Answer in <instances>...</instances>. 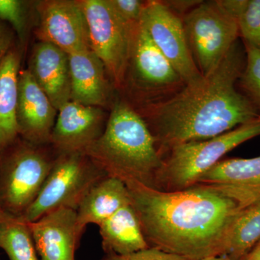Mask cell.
I'll return each instance as SVG.
<instances>
[{
    "label": "cell",
    "mask_w": 260,
    "mask_h": 260,
    "mask_svg": "<svg viewBox=\"0 0 260 260\" xmlns=\"http://www.w3.org/2000/svg\"><path fill=\"white\" fill-rule=\"evenodd\" d=\"M131 204L150 247L188 260L223 256L242 207L213 186L164 191L128 185Z\"/></svg>",
    "instance_id": "2"
},
{
    "label": "cell",
    "mask_w": 260,
    "mask_h": 260,
    "mask_svg": "<svg viewBox=\"0 0 260 260\" xmlns=\"http://www.w3.org/2000/svg\"><path fill=\"white\" fill-rule=\"evenodd\" d=\"M106 254H131L150 247L132 204L123 207L99 225Z\"/></svg>",
    "instance_id": "20"
},
{
    "label": "cell",
    "mask_w": 260,
    "mask_h": 260,
    "mask_svg": "<svg viewBox=\"0 0 260 260\" xmlns=\"http://www.w3.org/2000/svg\"><path fill=\"white\" fill-rule=\"evenodd\" d=\"M131 204L126 184L116 178L106 177L88 191L77 211L78 221L85 229L89 224L99 225L118 210Z\"/></svg>",
    "instance_id": "19"
},
{
    "label": "cell",
    "mask_w": 260,
    "mask_h": 260,
    "mask_svg": "<svg viewBox=\"0 0 260 260\" xmlns=\"http://www.w3.org/2000/svg\"><path fill=\"white\" fill-rule=\"evenodd\" d=\"M113 8L124 21L135 25L140 23L145 1L140 0H109Z\"/></svg>",
    "instance_id": "26"
},
{
    "label": "cell",
    "mask_w": 260,
    "mask_h": 260,
    "mask_svg": "<svg viewBox=\"0 0 260 260\" xmlns=\"http://www.w3.org/2000/svg\"><path fill=\"white\" fill-rule=\"evenodd\" d=\"M21 50L13 46L0 61V153L19 138L17 107Z\"/></svg>",
    "instance_id": "18"
},
{
    "label": "cell",
    "mask_w": 260,
    "mask_h": 260,
    "mask_svg": "<svg viewBox=\"0 0 260 260\" xmlns=\"http://www.w3.org/2000/svg\"><path fill=\"white\" fill-rule=\"evenodd\" d=\"M102 260H188L175 254L164 252L156 248L149 247L143 250L136 251L131 254H106Z\"/></svg>",
    "instance_id": "27"
},
{
    "label": "cell",
    "mask_w": 260,
    "mask_h": 260,
    "mask_svg": "<svg viewBox=\"0 0 260 260\" xmlns=\"http://www.w3.org/2000/svg\"><path fill=\"white\" fill-rule=\"evenodd\" d=\"M246 63L238 83L253 107L260 114V51L244 44Z\"/></svg>",
    "instance_id": "24"
},
{
    "label": "cell",
    "mask_w": 260,
    "mask_h": 260,
    "mask_svg": "<svg viewBox=\"0 0 260 260\" xmlns=\"http://www.w3.org/2000/svg\"><path fill=\"white\" fill-rule=\"evenodd\" d=\"M37 36L68 54L90 49L88 25L81 1L47 0L38 3Z\"/></svg>",
    "instance_id": "11"
},
{
    "label": "cell",
    "mask_w": 260,
    "mask_h": 260,
    "mask_svg": "<svg viewBox=\"0 0 260 260\" xmlns=\"http://www.w3.org/2000/svg\"><path fill=\"white\" fill-rule=\"evenodd\" d=\"M203 260H233L227 256H213V257L207 258Z\"/></svg>",
    "instance_id": "31"
},
{
    "label": "cell",
    "mask_w": 260,
    "mask_h": 260,
    "mask_svg": "<svg viewBox=\"0 0 260 260\" xmlns=\"http://www.w3.org/2000/svg\"><path fill=\"white\" fill-rule=\"evenodd\" d=\"M50 145L19 137L0 153V212L15 217L26 213L59 155Z\"/></svg>",
    "instance_id": "4"
},
{
    "label": "cell",
    "mask_w": 260,
    "mask_h": 260,
    "mask_svg": "<svg viewBox=\"0 0 260 260\" xmlns=\"http://www.w3.org/2000/svg\"><path fill=\"white\" fill-rule=\"evenodd\" d=\"M185 85L140 20L135 29L123 89L129 90L140 109L172 97Z\"/></svg>",
    "instance_id": "7"
},
{
    "label": "cell",
    "mask_w": 260,
    "mask_h": 260,
    "mask_svg": "<svg viewBox=\"0 0 260 260\" xmlns=\"http://www.w3.org/2000/svg\"><path fill=\"white\" fill-rule=\"evenodd\" d=\"M90 49L101 59L114 88L122 90L138 25L126 23L109 0H82Z\"/></svg>",
    "instance_id": "9"
},
{
    "label": "cell",
    "mask_w": 260,
    "mask_h": 260,
    "mask_svg": "<svg viewBox=\"0 0 260 260\" xmlns=\"http://www.w3.org/2000/svg\"><path fill=\"white\" fill-rule=\"evenodd\" d=\"M0 248L10 260H39L30 224L22 217L2 213Z\"/></svg>",
    "instance_id": "22"
},
{
    "label": "cell",
    "mask_w": 260,
    "mask_h": 260,
    "mask_svg": "<svg viewBox=\"0 0 260 260\" xmlns=\"http://www.w3.org/2000/svg\"><path fill=\"white\" fill-rule=\"evenodd\" d=\"M260 135V116L211 139L175 145L162 154L156 189L183 190L196 185L200 178L225 154Z\"/></svg>",
    "instance_id": "5"
},
{
    "label": "cell",
    "mask_w": 260,
    "mask_h": 260,
    "mask_svg": "<svg viewBox=\"0 0 260 260\" xmlns=\"http://www.w3.org/2000/svg\"><path fill=\"white\" fill-rule=\"evenodd\" d=\"M14 45L13 30L8 24L0 22V61Z\"/></svg>",
    "instance_id": "29"
},
{
    "label": "cell",
    "mask_w": 260,
    "mask_h": 260,
    "mask_svg": "<svg viewBox=\"0 0 260 260\" xmlns=\"http://www.w3.org/2000/svg\"><path fill=\"white\" fill-rule=\"evenodd\" d=\"M71 78V101L103 108L112 98V87L105 67L91 49L68 54Z\"/></svg>",
    "instance_id": "17"
},
{
    "label": "cell",
    "mask_w": 260,
    "mask_h": 260,
    "mask_svg": "<svg viewBox=\"0 0 260 260\" xmlns=\"http://www.w3.org/2000/svg\"><path fill=\"white\" fill-rule=\"evenodd\" d=\"M108 177L156 189L162 165L155 139L129 102L113 106L102 136L84 151Z\"/></svg>",
    "instance_id": "3"
},
{
    "label": "cell",
    "mask_w": 260,
    "mask_h": 260,
    "mask_svg": "<svg viewBox=\"0 0 260 260\" xmlns=\"http://www.w3.org/2000/svg\"><path fill=\"white\" fill-rule=\"evenodd\" d=\"M245 63V50L237 42L208 74L162 102L135 109L160 156L175 145L211 139L259 117L237 89Z\"/></svg>",
    "instance_id": "1"
},
{
    "label": "cell",
    "mask_w": 260,
    "mask_h": 260,
    "mask_svg": "<svg viewBox=\"0 0 260 260\" xmlns=\"http://www.w3.org/2000/svg\"><path fill=\"white\" fill-rule=\"evenodd\" d=\"M29 71L56 110L71 101L69 56L47 42L36 44Z\"/></svg>",
    "instance_id": "16"
},
{
    "label": "cell",
    "mask_w": 260,
    "mask_h": 260,
    "mask_svg": "<svg viewBox=\"0 0 260 260\" xmlns=\"http://www.w3.org/2000/svg\"><path fill=\"white\" fill-rule=\"evenodd\" d=\"M237 20L239 37L260 51V0H220Z\"/></svg>",
    "instance_id": "23"
},
{
    "label": "cell",
    "mask_w": 260,
    "mask_h": 260,
    "mask_svg": "<svg viewBox=\"0 0 260 260\" xmlns=\"http://www.w3.org/2000/svg\"><path fill=\"white\" fill-rule=\"evenodd\" d=\"M29 224L39 260H75L85 230L78 223L76 210H54Z\"/></svg>",
    "instance_id": "14"
},
{
    "label": "cell",
    "mask_w": 260,
    "mask_h": 260,
    "mask_svg": "<svg viewBox=\"0 0 260 260\" xmlns=\"http://www.w3.org/2000/svg\"><path fill=\"white\" fill-rule=\"evenodd\" d=\"M141 23L160 52L185 84L203 75L197 68L186 40L182 18L160 0L145 1Z\"/></svg>",
    "instance_id": "10"
},
{
    "label": "cell",
    "mask_w": 260,
    "mask_h": 260,
    "mask_svg": "<svg viewBox=\"0 0 260 260\" xmlns=\"http://www.w3.org/2000/svg\"><path fill=\"white\" fill-rule=\"evenodd\" d=\"M57 112L28 69L20 70L17 107L19 137L35 145H51Z\"/></svg>",
    "instance_id": "13"
},
{
    "label": "cell",
    "mask_w": 260,
    "mask_h": 260,
    "mask_svg": "<svg viewBox=\"0 0 260 260\" xmlns=\"http://www.w3.org/2000/svg\"><path fill=\"white\" fill-rule=\"evenodd\" d=\"M106 177L84 153L59 154L37 199L22 218L31 223L54 210H77L88 191Z\"/></svg>",
    "instance_id": "6"
},
{
    "label": "cell",
    "mask_w": 260,
    "mask_h": 260,
    "mask_svg": "<svg viewBox=\"0 0 260 260\" xmlns=\"http://www.w3.org/2000/svg\"><path fill=\"white\" fill-rule=\"evenodd\" d=\"M28 3L20 0H0V22L9 23L23 43L28 21Z\"/></svg>",
    "instance_id": "25"
},
{
    "label": "cell",
    "mask_w": 260,
    "mask_h": 260,
    "mask_svg": "<svg viewBox=\"0 0 260 260\" xmlns=\"http://www.w3.org/2000/svg\"><path fill=\"white\" fill-rule=\"evenodd\" d=\"M2 213H2V212H0V216H1Z\"/></svg>",
    "instance_id": "32"
},
{
    "label": "cell",
    "mask_w": 260,
    "mask_h": 260,
    "mask_svg": "<svg viewBox=\"0 0 260 260\" xmlns=\"http://www.w3.org/2000/svg\"><path fill=\"white\" fill-rule=\"evenodd\" d=\"M107 120L102 108L70 101L58 110L51 145L58 154L84 153L102 136Z\"/></svg>",
    "instance_id": "12"
},
{
    "label": "cell",
    "mask_w": 260,
    "mask_h": 260,
    "mask_svg": "<svg viewBox=\"0 0 260 260\" xmlns=\"http://www.w3.org/2000/svg\"><path fill=\"white\" fill-rule=\"evenodd\" d=\"M201 0H165L162 1L169 10L183 18L195 7L202 3Z\"/></svg>",
    "instance_id": "28"
},
{
    "label": "cell",
    "mask_w": 260,
    "mask_h": 260,
    "mask_svg": "<svg viewBox=\"0 0 260 260\" xmlns=\"http://www.w3.org/2000/svg\"><path fill=\"white\" fill-rule=\"evenodd\" d=\"M244 260H260V241L251 249Z\"/></svg>",
    "instance_id": "30"
},
{
    "label": "cell",
    "mask_w": 260,
    "mask_h": 260,
    "mask_svg": "<svg viewBox=\"0 0 260 260\" xmlns=\"http://www.w3.org/2000/svg\"><path fill=\"white\" fill-rule=\"evenodd\" d=\"M260 241V200L243 207L233 223L223 256L244 260Z\"/></svg>",
    "instance_id": "21"
},
{
    "label": "cell",
    "mask_w": 260,
    "mask_h": 260,
    "mask_svg": "<svg viewBox=\"0 0 260 260\" xmlns=\"http://www.w3.org/2000/svg\"><path fill=\"white\" fill-rule=\"evenodd\" d=\"M197 184L213 186L242 208L260 200V156L220 160Z\"/></svg>",
    "instance_id": "15"
},
{
    "label": "cell",
    "mask_w": 260,
    "mask_h": 260,
    "mask_svg": "<svg viewBox=\"0 0 260 260\" xmlns=\"http://www.w3.org/2000/svg\"><path fill=\"white\" fill-rule=\"evenodd\" d=\"M188 46L202 75L213 71L239 37L237 20L220 0L203 1L182 18Z\"/></svg>",
    "instance_id": "8"
}]
</instances>
